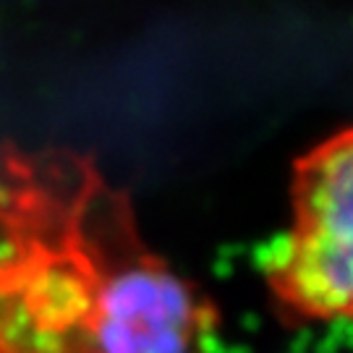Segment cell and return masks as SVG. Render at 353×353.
I'll return each mask as SVG.
<instances>
[{
    "instance_id": "obj_2",
    "label": "cell",
    "mask_w": 353,
    "mask_h": 353,
    "mask_svg": "<svg viewBox=\"0 0 353 353\" xmlns=\"http://www.w3.org/2000/svg\"><path fill=\"white\" fill-rule=\"evenodd\" d=\"M254 265L259 267L265 275L272 280H278L280 275H285L296 259V236L293 233H278L272 239L262 241L254 246Z\"/></svg>"
},
{
    "instance_id": "obj_3",
    "label": "cell",
    "mask_w": 353,
    "mask_h": 353,
    "mask_svg": "<svg viewBox=\"0 0 353 353\" xmlns=\"http://www.w3.org/2000/svg\"><path fill=\"white\" fill-rule=\"evenodd\" d=\"M220 353H249V348H243V345H223V351Z\"/></svg>"
},
{
    "instance_id": "obj_1",
    "label": "cell",
    "mask_w": 353,
    "mask_h": 353,
    "mask_svg": "<svg viewBox=\"0 0 353 353\" xmlns=\"http://www.w3.org/2000/svg\"><path fill=\"white\" fill-rule=\"evenodd\" d=\"M296 207V259L275 288L301 314L353 316V131L299 165Z\"/></svg>"
}]
</instances>
